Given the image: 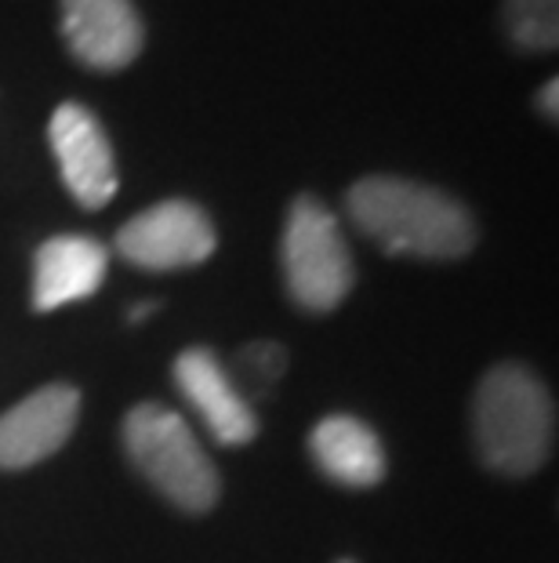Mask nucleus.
I'll list each match as a JSON object with an SVG mask.
<instances>
[{
  "label": "nucleus",
  "mask_w": 559,
  "mask_h": 563,
  "mask_svg": "<svg viewBox=\"0 0 559 563\" xmlns=\"http://www.w3.org/2000/svg\"><path fill=\"white\" fill-rule=\"evenodd\" d=\"M353 225L385 251L411 258H461L476 247V222L461 200L400 175H367L345 197Z\"/></svg>",
  "instance_id": "nucleus-1"
},
{
  "label": "nucleus",
  "mask_w": 559,
  "mask_h": 563,
  "mask_svg": "<svg viewBox=\"0 0 559 563\" xmlns=\"http://www.w3.org/2000/svg\"><path fill=\"white\" fill-rule=\"evenodd\" d=\"M552 397L523 364H497L483 375L472 404L476 448L505 476L538 473L552 448Z\"/></svg>",
  "instance_id": "nucleus-2"
},
{
  "label": "nucleus",
  "mask_w": 559,
  "mask_h": 563,
  "mask_svg": "<svg viewBox=\"0 0 559 563\" xmlns=\"http://www.w3.org/2000/svg\"><path fill=\"white\" fill-rule=\"evenodd\" d=\"M124 448L135 470L186 512H208L219 501V470L182 415L160 404H138L124 418Z\"/></svg>",
  "instance_id": "nucleus-3"
},
{
  "label": "nucleus",
  "mask_w": 559,
  "mask_h": 563,
  "mask_svg": "<svg viewBox=\"0 0 559 563\" xmlns=\"http://www.w3.org/2000/svg\"><path fill=\"white\" fill-rule=\"evenodd\" d=\"M280 262L291 298L302 309H313V313H327V309L342 306L356 277L349 244H345L335 211L309 194L294 200L288 211Z\"/></svg>",
  "instance_id": "nucleus-4"
},
{
  "label": "nucleus",
  "mask_w": 559,
  "mask_h": 563,
  "mask_svg": "<svg viewBox=\"0 0 559 563\" xmlns=\"http://www.w3.org/2000/svg\"><path fill=\"white\" fill-rule=\"evenodd\" d=\"M215 225L193 200H160L127 219L116 233L121 258L149 273L200 266L215 255Z\"/></svg>",
  "instance_id": "nucleus-5"
},
{
  "label": "nucleus",
  "mask_w": 559,
  "mask_h": 563,
  "mask_svg": "<svg viewBox=\"0 0 559 563\" xmlns=\"http://www.w3.org/2000/svg\"><path fill=\"white\" fill-rule=\"evenodd\" d=\"M47 142L63 172V183L80 208L99 211L116 197V161L113 146L105 139L88 106L80 102H63L47 121Z\"/></svg>",
  "instance_id": "nucleus-6"
},
{
  "label": "nucleus",
  "mask_w": 559,
  "mask_h": 563,
  "mask_svg": "<svg viewBox=\"0 0 559 563\" xmlns=\"http://www.w3.org/2000/svg\"><path fill=\"white\" fill-rule=\"evenodd\" d=\"M63 37L80 66L121 74L146 47V26L135 0H58Z\"/></svg>",
  "instance_id": "nucleus-7"
},
{
  "label": "nucleus",
  "mask_w": 559,
  "mask_h": 563,
  "mask_svg": "<svg viewBox=\"0 0 559 563\" xmlns=\"http://www.w3.org/2000/svg\"><path fill=\"white\" fill-rule=\"evenodd\" d=\"M80 418V393L66 382L33 389L11 411L0 415V470H30L74 437Z\"/></svg>",
  "instance_id": "nucleus-8"
},
{
  "label": "nucleus",
  "mask_w": 559,
  "mask_h": 563,
  "mask_svg": "<svg viewBox=\"0 0 559 563\" xmlns=\"http://www.w3.org/2000/svg\"><path fill=\"white\" fill-rule=\"evenodd\" d=\"M175 386L225 448H244L258 437V418L230 371L211 350H186L175 361Z\"/></svg>",
  "instance_id": "nucleus-9"
},
{
  "label": "nucleus",
  "mask_w": 559,
  "mask_h": 563,
  "mask_svg": "<svg viewBox=\"0 0 559 563\" xmlns=\"http://www.w3.org/2000/svg\"><path fill=\"white\" fill-rule=\"evenodd\" d=\"M110 251L94 236L63 233L37 247L33 258V309L52 313L58 306L85 302L105 280Z\"/></svg>",
  "instance_id": "nucleus-10"
},
{
  "label": "nucleus",
  "mask_w": 559,
  "mask_h": 563,
  "mask_svg": "<svg viewBox=\"0 0 559 563\" xmlns=\"http://www.w3.org/2000/svg\"><path fill=\"white\" fill-rule=\"evenodd\" d=\"M309 451L320 470L345 487H374L385 476L382 440L353 415H327L309 437Z\"/></svg>",
  "instance_id": "nucleus-11"
},
{
  "label": "nucleus",
  "mask_w": 559,
  "mask_h": 563,
  "mask_svg": "<svg viewBox=\"0 0 559 563\" xmlns=\"http://www.w3.org/2000/svg\"><path fill=\"white\" fill-rule=\"evenodd\" d=\"M505 30L523 52H552L559 44V0H505Z\"/></svg>",
  "instance_id": "nucleus-12"
},
{
  "label": "nucleus",
  "mask_w": 559,
  "mask_h": 563,
  "mask_svg": "<svg viewBox=\"0 0 559 563\" xmlns=\"http://www.w3.org/2000/svg\"><path fill=\"white\" fill-rule=\"evenodd\" d=\"M241 364L244 371H258L261 375V386H272L280 375H283V367H288V356H283L280 345H272V342H258V345H247L244 356H241Z\"/></svg>",
  "instance_id": "nucleus-13"
},
{
  "label": "nucleus",
  "mask_w": 559,
  "mask_h": 563,
  "mask_svg": "<svg viewBox=\"0 0 559 563\" xmlns=\"http://www.w3.org/2000/svg\"><path fill=\"white\" fill-rule=\"evenodd\" d=\"M538 110L549 113V121H556V117H559V80H549L538 91Z\"/></svg>",
  "instance_id": "nucleus-14"
},
{
  "label": "nucleus",
  "mask_w": 559,
  "mask_h": 563,
  "mask_svg": "<svg viewBox=\"0 0 559 563\" xmlns=\"http://www.w3.org/2000/svg\"><path fill=\"white\" fill-rule=\"evenodd\" d=\"M153 309H157V302H142V306H135V309H131V313H127V323H138V320H146V317L153 313Z\"/></svg>",
  "instance_id": "nucleus-15"
},
{
  "label": "nucleus",
  "mask_w": 559,
  "mask_h": 563,
  "mask_svg": "<svg viewBox=\"0 0 559 563\" xmlns=\"http://www.w3.org/2000/svg\"><path fill=\"white\" fill-rule=\"evenodd\" d=\"M342 563H353V560H342Z\"/></svg>",
  "instance_id": "nucleus-16"
}]
</instances>
